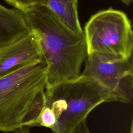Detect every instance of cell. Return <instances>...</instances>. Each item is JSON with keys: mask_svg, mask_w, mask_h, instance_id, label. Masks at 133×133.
Returning <instances> with one entry per match:
<instances>
[{"mask_svg": "<svg viewBox=\"0 0 133 133\" xmlns=\"http://www.w3.org/2000/svg\"><path fill=\"white\" fill-rule=\"evenodd\" d=\"M14 8L23 12L27 9L36 5H46L47 0H4Z\"/></svg>", "mask_w": 133, "mask_h": 133, "instance_id": "cell-9", "label": "cell"}, {"mask_svg": "<svg viewBox=\"0 0 133 133\" xmlns=\"http://www.w3.org/2000/svg\"><path fill=\"white\" fill-rule=\"evenodd\" d=\"M123 3L126 5H129L133 1V0H121Z\"/></svg>", "mask_w": 133, "mask_h": 133, "instance_id": "cell-11", "label": "cell"}, {"mask_svg": "<svg viewBox=\"0 0 133 133\" xmlns=\"http://www.w3.org/2000/svg\"><path fill=\"white\" fill-rule=\"evenodd\" d=\"M111 102L108 90L94 78L78 77L47 87L44 104L32 127L52 133H73L97 107Z\"/></svg>", "mask_w": 133, "mask_h": 133, "instance_id": "cell-2", "label": "cell"}, {"mask_svg": "<svg viewBox=\"0 0 133 133\" xmlns=\"http://www.w3.org/2000/svg\"><path fill=\"white\" fill-rule=\"evenodd\" d=\"M23 12L47 65V87L79 76L88 55L84 32L70 29L45 5Z\"/></svg>", "mask_w": 133, "mask_h": 133, "instance_id": "cell-1", "label": "cell"}, {"mask_svg": "<svg viewBox=\"0 0 133 133\" xmlns=\"http://www.w3.org/2000/svg\"><path fill=\"white\" fill-rule=\"evenodd\" d=\"M31 32L23 12L0 4V46L16 41Z\"/></svg>", "mask_w": 133, "mask_h": 133, "instance_id": "cell-7", "label": "cell"}, {"mask_svg": "<svg viewBox=\"0 0 133 133\" xmlns=\"http://www.w3.org/2000/svg\"><path fill=\"white\" fill-rule=\"evenodd\" d=\"M73 133H91L87 125H81L77 127Z\"/></svg>", "mask_w": 133, "mask_h": 133, "instance_id": "cell-10", "label": "cell"}, {"mask_svg": "<svg viewBox=\"0 0 133 133\" xmlns=\"http://www.w3.org/2000/svg\"><path fill=\"white\" fill-rule=\"evenodd\" d=\"M130 133H132V122H131V127H130Z\"/></svg>", "mask_w": 133, "mask_h": 133, "instance_id": "cell-12", "label": "cell"}, {"mask_svg": "<svg viewBox=\"0 0 133 133\" xmlns=\"http://www.w3.org/2000/svg\"><path fill=\"white\" fill-rule=\"evenodd\" d=\"M83 31L87 55L99 53L125 59L132 57V26L124 12L112 8L100 10L91 16Z\"/></svg>", "mask_w": 133, "mask_h": 133, "instance_id": "cell-4", "label": "cell"}, {"mask_svg": "<svg viewBox=\"0 0 133 133\" xmlns=\"http://www.w3.org/2000/svg\"><path fill=\"white\" fill-rule=\"evenodd\" d=\"M46 6L70 29L84 32L78 16L77 0H47Z\"/></svg>", "mask_w": 133, "mask_h": 133, "instance_id": "cell-8", "label": "cell"}, {"mask_svg": "<svg viewBox=\"0 0 133 133\" xmlns=\"http://www.w3.org/2000/svg\"><path fill=\"white\" fill-rule=\"evenodd\" d=\"M82 75L90 77L105 88L111 102L130 103L132 99L133 67L129 59L99 53L87 55Z\"/></svg>", "mask_w": 133, "mask_h": 133, "instance_id": "cell-5", "label": "cell"}, {"mask_svg": "<svg viewBox=\"0 0 133 133\" xmlns=\"http://www.w3.org/2000/svg\"><path fill=\"white\" fill-rule=\"evenodd\" d=\"M43 60L36 39L29 34L0 46V78L25 65Z\"/></svg>", "mask_w": 133, "mask_h": 133, "instance_id": "cell-6", "label": "cell"}, {"mask_svg": "<svg viewBox=\"0 0 133 133\" xmlns=\"http://www.w3.org/2000/svg\"><path fill=\"white\" fill-rule=\"evenodd\" d=\"M47 68L43 60L0 78V131L31 127L44 104Z\"/></svg>", "mask_w": 133, "mask_h": 133, "instance_id": "cell-3", "label": "cell"}]
</instances>
